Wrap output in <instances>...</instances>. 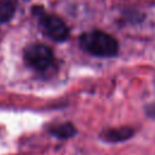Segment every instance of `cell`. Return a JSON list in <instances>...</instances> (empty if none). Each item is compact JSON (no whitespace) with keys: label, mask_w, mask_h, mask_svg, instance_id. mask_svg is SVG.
I'll list each match as a JSON object with an SVG mask.
<instances>
[{"label":"cell","mask_w":155,"mask_h":155,"mask_svg":"<svg viewBox=\"0 0 155 155\" xmlns=\"http://www.w3.org/2000/svg\"><path fill=\"white\" fill-rule=\"evenodd\" d=\"M79 44L86 52L97 57H113L119 52L117 41L101 30H92L80 35Z\"/></svg>","instance_id":"1"},{"label":"cell","mask_w":155,"mask_h":155,"mask_svg":"<svg viewBox=\"0 0 155 155\" xmlns=\"http://www.w3.org/2000/svg\"><path fill=\"white\" fill-rule=\"evenodd\" d=\"M33 13L38 17L39 27L47 38L54 41H64L69 36V28L61 17L46 13L40 6L33 7Z\"/></svg>","instance_id":"2"},{"label":"cell","mask_w":155,"mask_h":155,"mask_svg":"<svg viewBox=\"0 0 155 155\" xmlns=\"http://www.w3.org/2000/svg\"><path fill=\"white\" fill-rule=\"evenodd\" d=\"M23 56L25 63L38 71L47 70L54 61L51 48L42 44H31L27 46Z\"/></svg>","instance_id":"3"},{"label":"cell","mask_w":155,"mask_h":155,"mask_svg":"<svg viewBox=\"0 0 155 155\" xmlns=\"http://www.w3.org/2000/svg\"><path fill=\"white\" fill-rule=\"evenodd\" d=\"M133 134V130L130 127H119V128H110L103 132L101 136L103 139L108 142H120L128 139Z\"/></svg>","instance_id":"4"},{"label":"cell","mask_w":155,"mask_h":155,"mask_svg":"<svg viewBox=\"0 0 155 155\" xmlns=\"http://www.w3.org/2000/svg\"><path fill=\"white\" fill-rule=\"evenodd\" d=\"M50 132L54 137L64 139V138H69V137L75 134V127L70 122H65V124H61V125H57V126L52 127L50 130Z\"/></svg>","instance_id":"5"},{"label":"cell","mask_w":155,"mask_h":155,"mask_svg":"<svg viewBox=\"0 0 155 155\" xmlns=\"http://www.w3.org/2000/svg\"><path fill=\"white\" fill-rule=\"evenodd\" d=\"M15 15V4L11 0H0V23L8 22Z\"/></svg>","instance_id":"6"}]
</instances>
